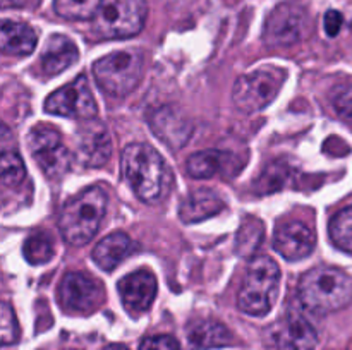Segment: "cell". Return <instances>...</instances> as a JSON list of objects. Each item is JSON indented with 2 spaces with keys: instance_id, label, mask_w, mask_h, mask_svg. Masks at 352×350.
Masks as SVG:
<instances>
[{
  "instance_id": "6da1fadb",
  "label": "cell",
  "mask_w": 352,
  "mask_h": 350,
  "mask_svg": "<svg viewBox=\"0 0 352 350\" xmlns=\"http://www.w3.org/2000/svg\"><path fill=\"white\" fill-rule=\"evenodd\" d=\"M127 184L144 202H158L168 194L172 172L162 154L146 143H131L122 153Z\"/></svg>"
},
{
  "instance_id": "7a4b0ae2",
  "label": "cell",
  "mask_w": 352,
  "mask_h": 350,
  "mask_svg": "<svg viewBox=\"0 0 352 350\" xmlns=\"http://www.w3.org/2000/svg\"><path fill=\"white\" fill-rule=\"evenodd\" d=\"M299 301L315 314L340 311L352 302V277L332 266H318L301 278Z\"/></svg>"
},
{
  "instance_id": "3957f363",
  "label": "cell",
  "mask_w": 352,
  "mask_h": 350,
  "mask_svg": "<svg viewBox=\"0 0 352 350\" xmlns=\"http://www.w3.org/2000/svg\"><path fill=\"white\" fill-rule=\"evenodd\" d=\"M109 198L102 187H89L62 208L58 229L65 242L85 246L96 235L107 213Z\"/></svg>"
},
{
  "instance_id": "277c9868",
  "label": "cell",
  "mask_w": 352,
  "mask_h": 350,
  "mask_svg": "<svg viewBox=\"0 0 352 350\" xmlns=\"http://www.w3.org/2000/svg\"><path fill=\"white\" fill-rule=\"evenodd\" d=\"M280 270L268 256H256L248 264L237 294V307L250 316H265L272 311L278 294Z\"/></svg>"
},
{
  "instance_id": "5b68a950",
  "label": "cell",
  "mask_w": 352,
  "mask_h": 350,
  "mask_svg": "<svg viewBox=\"0 0 352 350\" xmlns=\"http://www.w3.org/2000/svg\"><path fill=\"white\" fill-rule=\"evenodd\" d=\"M93 74L100 88L112 96H127L140 84L143 55L138 50H120L98 58Z\"/></svg>"
},
{
  "instance_id": "8992f818",
  "label": "cell",
  "mask_w": 352,
  "mask_h": 350,
  "mask_svg": "<svg viewBox=\"0 0 352 350\" xmlns=\"http://www.w3.org/2000/svg\"><path fill=\"white\" fill-rule=\"evenodd\" d=\"M146 16V0H103L93 17V27L102 38H131L143 30Z\"/></svg>"
},
{
  "instance_id": "52a82bcc",
  "label": "cell",
  "mask_w": 352,
  "mask_h": 350,
  "mask_svg": "<svg viewBox=\"0 0 352 350\" xmlns=\"http://www.w3.org/2000/svg\"><path fill=\"white\" fill-rule=\"evenodd\" d=\"M284 81L285 71L277 67H261L248 72L234 84V103L246 113L260 112L274 102Z\"/></svg>"
},
{
  "instance_id": "ba28073f",
  "label": "cell",
  "mask_w": 352,
  "mask_h": 350,
  "mask_svg": "<svg viewBox=\"0 0 352 350\" xmlns=\"http://www.w3.org/2000/svg\"><path fill=\"white\" fill-rule=\"evenodd\" d=\"M28 146L48 178H60L71 168L72 154L62 143L58 130L38 124L28 134Z\"/></svg>"
},
{
  "instance_id": "9c48e42d",
  "label": "cell",
  "mask_w": 352,
  "mask_h": 350,
  "mask_svg": "<svg viewBox=\"0 0 352 350\" xmlns=\"http://www.w3.org/2000/svg\"><path fill=\"white\" fill-rule=\"evenodd\" d=\"M311 27L309 12L305 5L284 2L275 7L265 24L263 38L270 47H289L298 43Z\"/></svg>"
},
{
  "instance_id": "30bf717a",
  "label": "cell",
  "mask_w": 352,
  "mask_h": 350,
  "mask_svg": "<svg viewBox=\"0 0 352 350\" xmlns=\"http://www.w3.org/2000/svg\"><path fill=\"white\" fill-rule=\"evenodd\" d=\"M45 110L52 115L71 117L78 120H91L96 117V102L89 89L88 81L85 75L55 89L47 100H45Z\"/></svg>"
},
{
  "instance_id": "8fae6325",
  "label": "cell",
  "mask_w": 352,
  "mask_h": 350,
  "mask_svg": "<svg viewBox=\"0 0 352 350\" xmlns=\"http://www.w3.org/2000/svg\"><path fill=\"white\" fill-rule=\"evenodd\" d=\"M58 299L65 311L78 314H91L105 301L102 283L86 273L69 271L58 287Z\"/></svg>"
},
{
  "instance_id": "7c38bea8",
  "label": "cell",
  "mask_w": 352,
  "mask_h": 350,
  "mask_svg": "<svg viewBox=\"0 0 352 350\" xmlns=\"http://www.w3.org/2000/svg\"><path fill=\"white\" fill-rule=\"evenodd\" d=\"M267 335L278 350H313L318 343V333L311 323L296 312L274 323Z\"/></svg>"
},
{
  "instance_id": "4fadbf2b",
  "label": "cell",
  "mask_w": 352,
  "mask_h": 350,
  "mask_svg": "<svg viewBox=\"0 0 352 350\" xmlns=\"http://www.w3.org/2000/svg\"><path fill=\"white\" fill-rule=\"evenodd\" d=\"M112 153V141L109 130L102 122L85 120L76 137V154L85 167L95 168L105 165Z\"/></svg>"
},
{
  "instance_id": "5bb4252c",
  "label": "cell",
  "mask_w": 352,
  "mask_h": 350,
  "mask_svg": "<svg viewBox=\"0 0 352 350\" xmlns=\"http://www.w3.org/2000/svg\"><path fill=\"white\" fill-rule=\"evenodd\" d=\"M119 295L126 311L133 316L146 312L157 295V278L150 271H136L119 281Z\"/></svg>"
},
{
  "instance_id": "9a60e30c",
  "label": "cell",
  "mask_w": 352,
  "mask_h": 350,
  "mask_svg": "<svg viewBox=\"0 0 352 350\" xmlns=\"http://www.w3.org/2000/svg\"><path fill=\"white\" fill-rule=\"evenodd\" d=\"M315 232L301 222H291L282 225L274 239L275 250L289 261L305 259L315 250Z\"/></svg>"
},
{
  "instance_id": "2e32d148",
  "label": "cell",
  "mask_w": 352,
  "mask_h": 350,
  "mask_svg": "<svg viewBox=\"0 0 352 350\" xmlns=\"http://www.w3.org/2000/svg\"><path fill=\"white\" fill-rule=\"evenodd\" d=\"M150 127L158 139L164 141L172 150H179L189 141L192 134V124L174 106H164L157 110L150 119Z\"/></svg>"
},
{
  "instance_id": "e0dca14e",
  "label": "cell",
  "mask_w": 352,
  "mask_h": 350,
  "mask_svg": "<svg viewBox=\"0 0 352 350\" xmlns=\"http://www.w3.org/2000/svg\"><path fill=\"white\" fill-rule=\"evenodd\" d=\"M79 58V50L71 38L64 34H54L45 43L43 54L40 57V69L45 78H52L71 65H74Z\"/></svg>"
},
{
  "instance_id": "ac0fdd59",
  "label": "cell",
  "mask_w": 352,
  "mask_h": 350,
  "mask_svg": "<svg viewBox=\"0 0 352 350\" xmlns=\"http://www.w3.org/2000/svg\"><path fill=\"white\" fill-rule=\"evenodd\" d=\"M186 336H188L189 347L192 350L219 349V347H227L234 342V336L229 328L215 319H196L188 326Z\"/></svg>"
},
{
  "instance_id": "d6986e66",
  "label": "cell",
  "mask_w": 352,
  "mask_h": 350,
  "mask_svg": "<svg viewBox=\"0 0 352 350\" xmlns=\"http://www.w3.org/2000/svg\"><path fill=\"white\" fill-rule=\"evenodd\" d=\"M223 209H226V202L217 192L199 189V191L191 192L182 201L181 208H179V216L184 223H198L219 215Z\"/></svg>"
},
{
  "instance_id": "ffe728a7",
  "label": "cell",
  "mask_w": 352,
  "mask_h": 350,
  "mask_svg": "<svg viewBox=\"0 0 352 350\" xmlns=\"http://www.w3.org/2000/svg\"><path fill=\"white\" fill-rule=\"evenodd\" d=\"M38 43V36L31 26L14 21H3L0 30V47L7 55H30Z\"/></svg>"
},
{
  "instance_id": "44dd1931",
  "label": "cell",
  "mask_w": 352,
  "mask_h": 350,
  "mask_svg": "<svg viewBox=\"0 0 352 350\" xmlns=\"http://www.w3.org/2000/svg\"><path fill=\"white\" fill-rule=\"evenodd\" d=\"M131 246H133V242H131L127 233L113 232L110 235L103 237L96 244V247L93 249V259L103 271H112L129 254Z\"/></svg>"
},
{
  "instance_id": "7402d4cb",
  "label": "cell",
  "mask_w": 352,
  "mask_h": 350,
  "mask_svg": "<svg viewBox=\"0 0 352 350\" xmlns=\"http://www.w3.org/2000/svg\"><path fill=\"white\" fill-rule=\"evenodd\" d=\"M103 0H54V9L64 19H93L102 7Z\"/></svg>"
},
{
  "instance_id": "603a6c76",
  "label": "cell",
  "mask_w": 352,
  "mask_h": 350,
  "mask_svg": "<svg viewBox=\"0 0 352 350\" xmlns=\"http://www.w3.org/2000/svg\"><path fill=\"white\" fill-rule=\"evenodd\" d=\"M263 223L258 220L250 218L241 225L239 233H237L236 247L241 256H253L260 244L263 242Z\"/></svg>"
},
{
  "instance_id": "cb8c5ba5",
  "label": "cell",
  "mask_w": 352,
  "mask_h": 350,
  "mask_svg": "<svg viewBox=\"0 0 352 350\" xmlns=\"http://www.w3.org/2000/svg\"><path fill=\"white\" fill-rule=\"evenodd\" d=\"M222 165V154L219 151H199V153L192 154L188 160V174L195 178H208L213 177L217 172L220 170Z\"/></svg>"
},
{
  "instance_id": "d4e9b609",
  "label": "cell",
  "mask_w": 352,
  "mask_h": 350,
  "mask_svg": "<svg viewBox=\"0 0 352 350\" xmlns=\"http://www.w3.org/2000/svg\"><path fill=\"white\" fill-rule=\"evenodd\" d=\"M330 237L339 249L352 254V206L333 216L330 222Z\"/></svg>"
},
{
  "instance_id": "484cf974",
  "label": "cell",
  "mask_w": 352,
  "mask_h": 350,
  "mask_svg": "<svg viewBox=\"0 0 352 350\" xmlns=\"http://www.w3.org/2000/svg\"><path fill=\"white\" fill-rule=\"evenodd\" d=\"M54 242L50 237L43 232L33 233L24 244V257L31 264H43L54 256Z\"/></svg>"
},
{
  "instance_id": "4316f807",
  "label": "cell",
  "mask_w": 352,
  "mask_h": 350,
  "mask_svg": "<svg viewBox=\"0 0 352 350\" xmlns=\"http://www.w3.org/2000/svg\"><path fill=\"white\" fill-rule=\"evenodd\" d=\"M26 177L23 158L12 150H3L2 154V185L3 187H17Z\"/></svg>"
},
{
  "instance_id": "83f0119b",
  "label": "cell",
  "mask_w": 352,
  "mask_h": 350,
  "mask_svg": "<svg viewBox=\"0 0 352 350\" xmlns=\"http://www.w3.org/2000/svg\"><path fill=\"white\" fill-rule=\"evenodd\" d=\"M333 110L342 120L352 126V84H339L330 93Z\"/></svg>"
},
{
  "instance_id": "f1b7e54d",
  "label": "cell",
  "mask_w": 352,
  "mask_h": 350,
  "mask_svg": "<svg viewBox=\"0 0 352 350\" xmlns=\"http://www.w3.org/2000/svg\"><path fill=\"white\" fill-rule=\"evenodd\" d=\"M0 323H2V343L3 345H12L19 340L21 329L17 325L16 314L12 307L7 302L2 304V312H0Z\"/></svg>"
},
{
  "instance_id": "f546056e",
  "label": "cell",
  "mask_w": 352,
  "mask_h": 350,
  "mask_svg": "<svg viewBox=\"0 0 352 350\" xmlns=\"http://www.w3.org/2000/svg\"><path fill=\"white\" fill-rule=\"evenodd\" d=\"M179 342L172 335L148 336L141 342L140 350H179Z\"/></svg>"
},
{
  "instance_id": "4dcf8cb0",
  "label": "cell",
  "mask_w": 352,
  "mask_h": 350,
  "mask_svg": "<svg viewBox=\"0 0 352 350\" xmlns=\"http://www.w3.org/2000/svg\"><path fill=\"white\" fill-rule=\"evenodd\" d=\"M344 24V16L339 12V10H329L323 17V26H325V33L329 36H337L339 31L342 30Z\"/></svg>"
},
{
  "instance_id": "1f68e13d",
  "label": "cell",
  "mask_w": 352,
  "mask_h": 350,
  "mask_svg": "<svg viewBox=\"0 0 352 350\" xmlns=\"http://www.w3.org/2000/svg\"><path fill=\"white\" fill-rule=\"evenodd\" d=\"M41 0H2V7L9 9V7H14V9H36L40 5Z\"/></svg>"
},
{
  "instance_id": "d6a6232c",
  "label": "cell",
  "mask_w": 352,
  "mask_h": 350,
  "mask_svg": "<svg viewBox=\"0 0 352 350\" xmlns=\"http://www.w3.org/2000/svg\"><path fill=\"white\" fill-rule=\"evenodd\" d=\"M105 350H129V349L124 345H109Z\"/></svg>"
},
{
  "instance_id": "836d02e7",
  "label": "cell",
  "mask_w": 352,
  "mask_h": 350,
  "mask_svg": "<svg viewBox=\"0 0 352 350\" xmlns=\"http://www.w3.org/2000/svg\"><path fill=\"white\" fill-rule=\"evenodd\" d=\"M65 350H72V349H65Z\"/></svg>"
}]
</instances>
